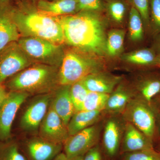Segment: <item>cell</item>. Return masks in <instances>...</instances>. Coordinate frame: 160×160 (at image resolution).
<instances>
[{
	"label": "cell",
	"instance_id": "6da1fadb",
	"mask_svg": "<svg viewBox=\"0 0 160 160\" xmlns=\"http://www.w3.org/2000/svg\"><path fill=\"white\" fill-rule=\"evenodd\" d=\"M57 18L68 45L95 55L106 52V22L101 12L80 11Z\"/></svg>",
	"mask_w": 160,
	"mask_h": 160
},
{
	"label": "cell",
	"instance_id": "7a4b0ae2",
	"mask_svg": "<svg viewBox=\"0 0 160 160\" xmlns=\"http://www.w3.org/2000/svg\"><path fill=\"white\" fill-rule=\"evenodd\" d=\"M59 68L35 63L6 80L4 84L8 91L44 94L55 91L60 86Z\"/></svg>",
	"mask_w": 160,
	"mask_h": 160
},
{
	"label": "cell",
	"instance_id": "3957f363",
	"mask_svg": "<svg viewBox=\"0 0 160 160\" xmlns=\"http://www.w3.org/2000/svg\"><path fill=\"white\" fill-rule=\"evenodd\" d=\"M10 14L21 37H32L60 44L64 42L62 26L57 17L39 12H24L12 5Z\"/></svg>",
	"mask_w": 160,
	"mask_h": 160
},
{
	"label": "cell",
	"instance_id": "277c9868",
	"mask_svg": "<svg viewBox=\"0 0 160 160\" xmlns=\"http://www.w3.org/2000/svg\"><path fill=\"white\" fill-rule=\"evenodd\" d=\"M89 54L77 50H67L59 70L60 86H71L89 75L102 71L103 65Z\"/></svg>",
	"mask_w": 160,
	"mask_h": 160
},
{
	"label": "cell",
	"instance_id": "5b68a950",
	"mask_svg": "<svg viewBox=\"0 0 160 160\" xmlns=\"http://www.w3.org/2000/svg\"><path fill=\"white\" fill-rule=\"evenodd\" d=\"M18 43L35 63L60 67L65 52L59 44L32 37H21Z\"/></svg>",
	"mask_w": 160,
	"mask_h": 160
},
{
	"label": "cell",
	"instance_id": "8992f818",
	"mask_svg": "<svg viewBox=\"0 0 160 160\" xmlns=\"http://www.w3.org/2000/svg\"><path fill=\"white\" fill-rule=\"evenodd\" d=\"M122 115L126 122L131 123L155 143L158 134L152 104L135 97L129 102Z\"/></svg>",
	"mask_w": 160,
	"mask_h": 160
},
{
	"label": "cell",
	"instance_id": "52a82bcc",
	"mask_svg": "<svg viewBox=\"0 0 160 160\" xmlns=\"http://www.w3.org/2000/svg\"><path fill=\"white\" fill-rule=\"evenodd\" d=\"M35 63L18 42L10 43L0 51V83Z\"/></svg>",
	"mask_w": 160,
	"mask_h": 160
},
{
	"label": "cell",
	"instance_id": "ba28073f",
	"mask_svg": "<svg viewBox=\"0 0 160 160\" xmlns=\"http://www.w3.org/2000/svg\"><path fill=\"white\" fill-rule=\"evenodd\" d=\"M102 126L95 124L69 138L63 144V149L67 160L84 155L88 150L98 144Z\"/></svg>",
	"mask_w": 160,
	"mask_h": 160
},
{
	"label": "cell",
	"instance_id": "9c48e42d",
	"mask_svg": "<svg viewBox=\"0 0 160 160\" xmlns=\"http://www.w3.org/2000/svg\"><path fill=\"white\" fill-rule=\"evenodd\" d=\"M29 95L23 92H9L0 107V142L12 138V127L15 118Z\"/></svg>",
	"mask_w": 160,
	"mask_h": 160
},
{
	"label": "cell",
	"instance_id": "30bf717a",
	"mask_svg": "<svg viewBox=\"0 0 160 160\" xmlns=\"http://www.w3.org/2000/svg\"><path fill=\"white\" fill-rule=\"evenodd\" d=\"M126 122L122 115H111L104 126L102 147L109 158H113L120 153Z\"/></svg>",
	"mask_w": 160,
	"mask_h": 160
},
{
	"label": "cell",
	"instance_id": "8fae6325",
	"mask_svg": "<svg viewBox=\"0 0 160 160\" xmlns=\"http://www.w3.org/2000/svg\"><path fill=\"white\" fill-rule=\"evenodd\" d=\"M53 92L39 95L33 99L23 113L20 126L23 130L36 131L48 111Z\"/></svg>",
	"mask_w": 160,
	"mask_h": 160
},
{
	"label": "cell",
	"instance_id": "7c38bea8",
	"mask_svg": "<svg viewBox=\"0 0 160 160\" xmlns=\"http://www.w3.org/2000/svg\"><path fill=\"white\" fill-rule=\"evenodd\" d=\"M19 146L27 160H52L63 149V144L52 142L39 136L31 138Z\"/></svg>",
	"mask_w": 160,
	"mask_h": 160
},
{
	"label": "cell",
	"instance_id": "4fadbf2b",
	"mask_svg": "<svg viewBox=\"0 0 160 160\" xmlns=\"http://www.w3.org/2000/svg\"><path fill=\"white\" fill-rule=\"evenodd\" d=\"M39 129V137L52 142L63 145L69 136L67 126L50 104Z\"/></svg>",
	"mask_w": 160,
	"mask_h": 160
},
{
	"label": "cell",
	"instance_id": "5bb4252c",
	"mask_svg": "<svg viewBox=\"0 0 160 160\" xmlns=\"http://www.w3.org/2000/svg\"><path fill=\"white\" fill-rule=\"evenodd\" d=\"M154 143L131 123L126 122L120 154L154 149Z\"/></svg>",
	"mask_w": 160,
	"mask_h": 160
},
{
	"label": "cell",
	"instance_id": "9a60e30c",
	"mask_svg": "<svg viewBox=\"0 0 160 160\" xmlns=\"http://www.w3.org/2000/svg\"><path fill=\"white\" fill-rule=\"evenodd\" d=\"M70 86H61L53 92L50 105L67 127L75 109L70 94Z\"/></svg>",
	"mask_w": 160,
	"mask_h": 160
},
{
	"label": "cell",
	"instance_id": "2e32d148",
	"mask_svg": "<svg viewBox=\"0 0 160 160\" xmlns=\"http://www.w3.org/2000/svg\"><path fill=\"white\" fill-rule=\"evenodd\" d=\"M122 79L121 77L101 71L89 75L82 81L89 91L109 94Z\"/></svg>",
	"mask_w": 160,
	"mask_h": 160
},
{
	"label": "cell",
	"instance_id": "e0dca14e",
	"mask_svg": "<svg viewBox=\"0 0 160 160\" xmlns=\"http://www.w3.org/2000/svg\"><path fill=\"white\" fill-rule=\"evenodd\" d=\"M135 97L132 89L123 85H119L110 94L104 110L105 114L121 115L128 103Z\"/></svg>",
	"mask_w": 160,
	"mask_h": 160
},
{
	"label": "cell",
	"instance_id": "ac0fdd59",
	"mask_svg": "<svg viewBox=\"0 0 160 160\" xmlns=\"http://www.w3.org/2000/svg\"><path fill=\"white\" fill-rule=\"evenodd\" d=\"M0 6V51L10 43L18 42L21 35L10 14V7Z\"/></svg>",
	"mask_w": 160,
	"mask_h": 160
},
{
	"label": "cell",
	"instance_id": "d6986e66",
	"mask_svg": "<svg viewBox=\"0 0 160 160\" xmlns=\"http://www.w3.org/2000/svg\"><path fill=\"white\" fill-rule=\"evenodd\" d=\"M38 11L52 17H59L78 12L77 0H40L37 5Z\"/></svg>",
	"mask_w": 160,
	"mask_h": 160
},
{
	"label": "cell",
	"instance_id": "ffe728a7",
	"mask_svg": "<svg viewBox=\"0 0 160 160\" xmlns=\"http://www.w3.org/2000/svg\"><path fill=\"white\" fill-rule=\"evenodd\" d=\"M160 93V75L150 73L142 77L136 85V98L152 105L153 100Z\"/></svg>",
	"mask_w": 160,
	"mask_h": 160
},
{
	"label": "cell",
	"instance_id": "44dd1931",
	"mask_svg": "<svg viewBox=\"0 0 160 160\" xmlns=\"http://www.w3.org/2000/svg\"><path fill=\"white\" fill-rule=\"evenodd\" d=\"M104 114V111L80 110L76 112L67 125L69 136L97 124Z\"/></svg>",
	"mask_w": 160,
	"mask_h": 160
},
{
	"label": "cell",
	"instance_id": "7402d4cb",
	"mask_svg": "<svg viewBox=\"0 0 160 160\" xmlns=\"http://www.w3.org/2000/svg\"><path fill=\"white\" fill-rule=\"evenodd\" d=\"M156 56L152 50L142 49L124 55L122 59L131 64L139 66H148L156 65Z\"/></svg>",
	"mask_w": 160,
	"mask_h": 160
},
{
	"label": "cell",
	"instance_id": "603a6c76",
	"mask_svg": "<svg viewBox=\"0 0 160 160\" xmlns=\"http://www.w3.org/2000/svg\"><path fill=\"white\" fill-rule=\"evenodd\" d=\"M0 160H27L18 143L11 139L0 142Z\"/></svg>",
	"mask_w": 160,
	"mask_h": 160
},
{
	"label": "cell",
	"instance_id": "cb8c5ba5",
	"mask_svg": "<svg viewBox=\"0 0 160 160\" xmlns=\"http://www.w3.org/2000/svg\"><path fill=\"white\" fill-rule=\"evenodd\" d=\"M109 94L89 91L80 110L104 111Z\"/></svg>",
	"mask_w": 160,
	"mask_h": 160
},
{
	"label": "cell",
	"instance_id": "d4e9b609",
	"mask_svg": "<svg viewBox=\"0 0 160 160\" xmlns=\"http://www.w3.org/2000/svg\"><path fill=\"white\" fill-rule=\"evenodd\" d=\"M125 32L122 29H112L107 35L106 53L110 56H116L122 50Z\"/></svg>",
	"mask_w": 160,
	"mask_h": 160
},
{
	"label": "cell",
	"instance_id": "484cf974",
	"mask_svg": "<svg viewBox=\"0 0 160 160\" xmlns=\"http://www.w3.org/2000/svg\"><path fill=\"white\" fill-rule=\"evenodd\" d=\"M143 24L139 12L131 6L129 10V37L132 41L138 42L142 39L144 37Z\"/></svg>",
	"mask_w": 160,
	"mask_h": 160
},
{
	"label": "cell",
	"instance_id": "4316f807",
	"mask_svg": "<svg viewBox=\"0 0 160 160\" xmlns=\"http://www.w3.org/2000/svg\"><path fill=\"white\" fill-rule=\"evenodd\" d=\"M107 2L106 9L110 17L116 22H122L127 12L126 3L124 0H112Z\"/></svg>",
	"mask_w": 160,
	"mask_h": 160
},
{
	"label": "cell",
	"instance_id": "83f0119b",
	"mask_svg": "<svg viewBox=\"0 0 160 160\" xmlns=\"http://www.w3.org/2000/svg\"><path fill=\"white\" fill-rule=\"evenodd\" d=\"M82 80L70 86V94L76 112L79 111L89 92Z\"/></svg>",
	"mask_w": 160,
	"mask_h": 160
},
{
	"label": "cell",
	"instance_id": "f1b7e54d",
	"mask_svg": "<svg viewBox=\"0 0 160 160\" xmlns=\"http://www.w3.org/2000/svg\"><path fill=\"white\" fill-rule=\"evenodd\" d=\"M121 160H160V152L155 149L122 154Z\"/></svg>",
	"mask_w": 160,
	"mask_h": 160
},
{
	"label": "cell",
	"instance_id": "f546056e",
	"mask_svg": "<svg viewBox=\"0 0 160 160\" xmlns=\"http://www.w3.org/2000/svg\"><path fill=\"white\" fill-rule=\"evenodd\" d=\"M103 0H77L78 12L91 11L102 12L106 9Z\"/></svg>",
	"mask_w": 160,
	"mask_h": 160
},
{
	"label": "cell",
	"instance_id": "4dcf8cb0",
	"mask_svg": "<svg viewBox=\"0 0 160 160\" xmlns=\"http://www.w3.org/2000/svg\"><path fill=\"white\" fill-rule=\"evenodd\" d=\"M131 6L139 12L143 23L148 26L150 24V0H129Z\"/></svg>",
	"mask_w": 160,
	"mask_h": 160
},
{
	"label": "cell",
	"instance_id": "1f68e13d",
	"mask_svg": "<svg viewBox=\"0 0 160 160\" xmlns=\"http://www.w3.org/2000/svg\"><path fill=\"white\" fill-rule=\"evenodd\" d=\"M156 33L160 32V0H150V23Z\"/></svg>",
	"mask_w": 160,
	"mask_h": 160
},
{
	"label": "cell",
	"instance_id": "d6a6232c",
	"mask_svg": "<svg viewBox=\"0 0 160 160\" xmlns=\"http://www.w3.org/2000/svg\"><path fill=\"white\" fill-rule=\"evenodd\" d=\"M83 160H103L102 151L98 144L88 150L83 156Z\"/></svg>",
	"mask_w": 160,
	"mask_h": 160
},
{
	"label": "cell",
	"instance_id": "836d02e7",
	"mask_svg": "<svg viewBox=\"0 0 160 160\" xmlns=\"http://www.w3.org/2000/svg\"><path fill=\"white\" fill-rule=\"evenodd\" d=\"M9 92L6 89L3 83H0V107L4 102Z\"/></svg>",
	"mask_w": 160,
	"mask_h": 160
},
{
	"label": "cell",
	"instance_id": "e575fe53",
	"mask_svg": "<svg viewBox=\"0 0 160 160\" xmlns=\"http://www.w3.org/2000/svg\"><path fill=\"white\" fill-rule=\"evenodd\" d=\"M155 111L156 124L157 134L160 139V108L157 107L153 105Z\"/></svg>",
	"mask_w": 160,
	"mask_h": 160
},
{
	"label": "cell",
	"instance_id": "d590c367",
	"mask_svg": "<svg viewBox=\"0 0 160 160\" xmlns=\"http://www.w3.org/2000/svg\"><path fill=\"white\" fill-rule=\"evenodd\" d=\"M52 160H67V159L64 152H62Z\"/></svg>",
	"mask_w": 160,
	"mask_h": 160
},
{
	"label": "cell",
	"instance_id": "8d00e7d4",
	"mask_svg": "<svg viewBox=\"0 0 160 160\" xmlns=\"http://www.w3.org/2000/svg\"><path fill=\"white\" fill-rule=\"evenodd\" d=\"M11 5L10 0H0V6H9Z\"/></svg>",
	"mask_w": 160,
	"mask_h": 160
},
{
	"label": "cell",
	"instance_id": "74e56055",
	"mask_svg": "<svg viewBox=\"0 0 160 160\" xmlns=\"http://www.w3.org/2000/svg\"><path fill=\"white\" fill-rule=\"evenodd\" d=\"M152 104L155 106H157V107H158V108H160V93L153 100Z\"/></svg>",
	"mask_w": 160,
	"mask_h": 160
},
{
	"label": "cell",
	"instance_id": "f35d334b",
	"mask_svg": "<svg viewBox=\"0 0 160 160\" xmlns=\"http://www.w3.org/2000/svg\"><path fill=\"white\" fill-rule=\"evenodd\" d=\"M156 65L158 66L160 68V53L158 55L156 56Z\"/></svg>",
	"mask_w": 160,
	"mask_h": 160
},
{
	"label": "cell",
	"instance_id": "ab89813d",
	"mask_svg": "<svg viewBox=\"0 0 160 160\" xmlns=\"http://www.w3.org/2000/svg\"><path fill=\"white\" fill-rule=\"evenodd\" d=\"M156 44V47H157L158 49L160 50V34L158 36L157 38Z\"/></svg>",
	"mask_w": 160,
	"mask_h": 160
},
{
	"label": "cell",
	"instance_id": "60d3db41",
	"mask_svg": "<svg viewBox=\"0 0 160 160\" xmlns=\"http://www.w3.org/2000/svg\"><path fill=\"white\" fill-rule=\"evenodd\" d=\"M154 148L156 150H157L159 152H160V139L159 140L157 144L155 146H154Z\"/></svg>",
	"mask_w": 160,
	"mask_h": 160
},
{
	"label": "cell",
	"instance_id": "b9f144b4",
	"mask_svg": "<svg viewBox=\"0 0 160 160\" xmlns=\"http://www.w3.org/2000/svg\"><path fill=\"white\" fill-rule=\"evenodd\" d=\"M83 156L84 155L76 157H75L73 158H72L71 159L68 160H83Z\"/></svg>",
	"mask_w": 160,
	"mask_h": 160
},
{
	"label": "cell",
	"instance_id": "7bdbcfd3",
	"mask_svg": "<svg viewBox=\"0 0 160 160\" xmlns=\"http://www.w3.org/2000/svg\"><path fill=\"white\" fill-rule=\"evenodd\" d=\"M107 2H109V1H112V0H107Z\"/></svg>",
	"mask_w": 160,
	"mask_h": 160
}]
</instances>
